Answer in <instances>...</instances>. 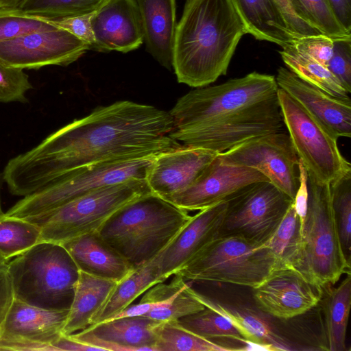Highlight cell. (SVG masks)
<instances>
[{"label":"cell","mask_w":351,"mask_h":351,"mask_svg":"<svg viewBox=\"0 0 351 351\" xmlns=\"http://www.w3.org/2000/svg\"><path fill=\"white\" fill-rule=\"evenodd\" d=\"M13 299L12 288L6 264L0 267V325Z\"/></svg>","instance_id":"obj_47"},{"label":"cell","mask_w":351,"mask_h":351,"mask_svg":"<svg viewBox=\"0 0 351 351\" xmlns=\"http://www.w3.org/2000/svg\"><path fill=\"white\" fill-rule=\"evenodd\" d=\"M69 310L44 309L14 298L0 325V338L53 346L63 335Z\"/></svg>","instance_id":"obj_21"},{"label":"cell","mask_w":351,"mask_h":351,"mask_svg":"<svg viewBox=\"0 0 351 351\" xmlns=\"http://www.w3.org/2000/svg\"><path fill=\"white\" fill-rule=\"evenodd\" d=\"M156 351H228L211 339L199 337L182 327L177 321L162 322L157 330Z\"/></svg>","instance_id":"obj_31"},{"label":"cell","mask_w":351,"mask_h":351,"mask_svg":"<svg viewBox=\"0 0 351 351\" xmlns=\"http://www.w3.org/2000/svg\"><path fill=\"white\" fill-rule=\"evenodd\" d=\"M276 80L286 92L338 138L351 136V99L333 97L304 81L287 67H280Z\"/></svg>","instance_id":"obj_20"},{"label":"cell","mask_w":351,"mask_h":351,"mask_svg":"<svg viewBox=\"0 0 351 351\" xmlns=\"http://www.w3.org/2000/svg\"><path fill=\"white\" fill-rule=\"evenodd\" d=\"M330 5L342 26L351 32V0H328Z\"/></svg>","instance_id":"obj_49"},{"label":"cell","mask_w":351,"mask_h":351,"mask_svg":"<svg viewBox=\"0 0 351 351\" xmlns=\"http://www.w3.org/2000/svg\"><path fill=\"white\" fill-rule=\"evenodd\" d=\"M89 49L84 42L67 31L56 27L26 34L0 42V60L21 69L67 66Z\"/></svg>","instance_id":"obj_13"},{"label":"cell","mask_w":351,"mask_h":351,"mask_svg":"<svg viewBox=\"0 0 351 351\" xmlns=\"http://www.w3.org/2000/svg\"><path fill=\"white\" fill-rule=\"evenodd\" d=\"M278 97L284 125L299 160L315 182L330 184L351 171L338 137L283 90Z\"/></svg>","instance_id":"obj_10"},{"label":"cell","mask_w":351,"mask_h":351,"mask_svg":"<svg viewBox=\"0 0 351 351\" xmlns=\"http://www.w3.org/2000/svg\"><path fill=\"white\" fill-rule=\"evenodd\" d=\"M219 155L226 163L257 170L294 199L299 184V159L287 132L256 136Z\"/></svg>","instance_id":"obj_12"},{"label":"cell","mask_w":351,"mask_h":351,"mask_svg":"<svg viewBox=\"0 0 351 351\" xmlns=\"http://www.w3.org/2000/svg\"><path fill=\"white\" fill-rule=\"evenodd\" d=\"M289 267L265 245L236 234H220L175 274L186 280L249 287L261 285L275 270Z\"/></svg>","instance_id":"obj_6"},{"label":"cell","mask_w":351,"mask_h":351,"mask_svg":"<svg viewBox=\"0 0 351 351\" xmlns=\"http://www.w3.org/2000/svg\"><path fill=\"white\" fill-rule=\"evenodd\" d=\"M280 54L287 68L304 81L333 97L350 99L349 93L327 66L292 46L282 48Z\"/></svg>","instance_id":"obj_29"},{"label":"cell","mask_w":351,"mask_h":351,"mask_svg":"<svg viewBox=\"0 0 351 351\" xmlns=\"http://www.w3.org/2000/svg\"><path fill=\"white\" fill-rule=\"evenodd\" d=\"M332 204L341 245L350 261L351 250V171L330 184Z\"/></svg>","instance_id":"obj_35"},{"label":"cell","mask_w":351,"mask_h":351,"mask_svg":"<svg viewBox=\"0 0 351 351\" xmlns=\"http://www.w3.org/2000/svg\"><path fill=\"white\" fill-rule=\"evenodd\" d=\"M173 128L169 112L152 106L119 101L98 107L11 158L3 180L12 195L25 197L83 166L181 147L169 136Z\"/></svg>","instance_id":"obj_1"},{"label":"cell","mask_w":351,"mask_h":351,"mask_svg":"<svg viewBox=\"0 0 351 351\" xmlns=\"http://www.w3.org/2000/svg\"><path fill=\"white\" fill-rule=\"evenodd\" d=\"M308 21L322 34L335 40L351 37L336 17L328 0H297Z\"/></svg>","instance_id":"obj_37"},{"label":"cell","mask_w":351,"mask_h":351,"mask_svg":"<svg viewBox=\"0 0 351 351\" xmlns=\"http://www.w3.org/2000/svg\"><path fill=\"white\" fill-rule=\"evenodd\" d=\"M245 34L231 0H186L173 47L178 81L199 88L226 75Z\"/></svg>","instance_id":"obj_3"},{"label":"cell","mask_w":351,"mask_h":351,"mask_svg":"<svg viewBox=\"0 0 351 351\" xmlns=\"http://www.w3.org/2000/svg\"><path fill=\"white\" fill-rule=\"evenodd\" d=\"M252 290L258 310L284 319L306 313L322 300L324 293V288L311 282L293 267L275 270Z\"/></svg>","instance_id":"obj_15"},{"label":"cell","mask_w":351,"mask_h":351,"mask_svg":"<svg viewBox=\"0 0 351 351\" xmlns=\"http://www.w3.org/2000/svg\"><path fill=\"white\" fill-rule=\"evenodd\" d=\"M162 322L143 315L125 317L91 325L70 336L102 351H156Z\"/></svg>","instance_id":"obj_19"},{"label":"cell","mask_w":351,"mask_h":351,"mask_svg":"<svg viewBox=\"0 0 351 351\" xmlns=\"http://www.w3.org/2000/svg\"><path fill=\"white\" fill-rule=\"evenodd\" d=\"M302 230L293 202L273 235L264 244L286 265L296 268L302 251Z\"/></svg>","instance_id":"obj_30"},{"label":"cell","mask_w":351,"mask_h":351,"mask_svg":"<svg viewBox=\"0 0 351 351\" xmlns=\"http://www.w3.org/2000/svg\"><path fill=\"white\" fill-rule=\"evenodd\" d=\"M32 88L29 77L23 69L0 60V102H24L25 94Z\"/></svg>","instance_id":"obj_40"},{"label":"cell","mask_w":351,"mask_h":351,"mask_svg":"<svg viewBox=\"0 0 351 351\" xmlns=\"http://www.w3.org/2000/svg\"><path fill=\"white\" fill-rule=\"evenodd\" d=\"M191 218L188 211L149 192L117 210L98 234L136 267L157 257Z\"/></svg>","instance_id":"obj_4"},{"label":"cell","mask_w":351,"mask_h":351,"mask_svg":"<svg viewBox=\"0 0 351 351\" xmlns=\"http://www.w3.org/2000/svg\"><path fill=\"white\" fill-rule=\"evenodd\" d=\"M292 47L326 66L333 53V39L324 34L304 36L295 39Z\"/></svg>","instance_id":"obj_43"},{"label":"cell","mask_w":351,"mask_h":351,"mask_svg":"<svg viewBox=\"0 0 351 351\" xmlns=\"http://www.w3.org/2000/svg\"><path fill=\"white\" fill-rule=\"evenodd\" d=\"M326 66L350 94L351 93V37L333 40V53Z\"/></svg>","instance_id":"obj_41"},{"label":"cell","mask_w":351,"mask_h":351,"mask_svg":"<svg viewBox=\"0 0 351 351\" xmlns=\"http://www.w3.org/2000/svg\"><path fill=\"white\" fill-rule=\"evenodd\" d=\"M0 337H1V327H0Z\"/></svg>","instance_id":"obj_53"},{"label":"cell","mask_w":351,"mask_h":351,"mask_svg":"<svg viewBox=\"0 0 351 351\" xmlns=\"http://www.w3.org/2000/svg\"><path fill=\"white\" fill-rule=\"evenodd\" d=\"M80 271L119 282L134 267L98 234H84L62 244Z\"/></svg>","instance_id":"obj_23"},{"label":"cell","mask_w":351,"mask_h":351,"mask_svg":"<svg viewBox=\"0 0 351 351\" xmlns=\"http://www.w3.org/2000/svg\"><path fill=\"white\" fill-rule=\"evenodd\" d=\"M0 350L56 351V348L51 345L10 338H0Z\"/></svg>","instance_id":"obj_46"},{"label":"cell","mask_w":351,"mask_h":351,"mask_svg":"<svg viewBox=\"0 0 351 351\" xmlns=\"http://www.w3.org/2000/svg\"><path fill=\"white\" fill-rule=\"evenodd\" d=\"M155 157L106 161L77 168L23 197L5 215L26 218L47 212L101 187L131 179L145 180Z\"/></svg>","instance_id":"obj_9"},{"label":"cell","mask_w":351,"mask_h":351,"mask_svg":"<svg viewBox=\"0 0 351 351\" xmlns=\"http://www.w3.org/2000/svg\"><path fill=\"white\" fill-rule=\"evenodd\" d=\"M8 263V260L0 255V267L4 266Z\"/></svg>","instance_id":"obj_52"},{"label":"cell","mask_w":351,"mask_h":351,"mask_svg":"<svg viewBox=\"0 0 351 351\" xmlns=\"http://www.w3.org/2000/svg\"><path fill=\"white\" fill-rule=\"evenodd\" d=\"M247 34L282 48L295 40L274 0H231Z\"/></svg>","instance_id":"obj_25"},{"label":"cell","mask_w":351,"mask_h":351,"mask_svg":"<svg viewBox=\"0 0 351 351\" xmlns=\"http://www.w3.org/2000/svg\"><path fill=\"white\" fill-rule=\"evenodd\" d=\"M226 200L227 210L219 235H239L260 244L271 238L293 202L269 181L250 184Z\"/></svg>","instance_id":"obj_11"},{"label":"cell","mask_w":351,"mask_h":351,"mask_svg":"<svg viewBox=\"0 0 351 351\" xmlns=\"http://www.w3.org/2000/svg\"><path fill=\"white\" fill-rule=\"evenodd\" d=\"M56 351H102L99 348L79 341L70 335H62L59 339L53 343Z\"/></svg>","instance_id":"obj_48"},{"label":"cell","mask_w":351,"mask_h":351,"mask_svg":"<svg viewBox=\"0 0 351 351\" xmlns=\"http://www.w3.org/2000/svg\"><path fill=\"white\" fill-rule=\"evenodd\" d=\"M152 192L146 180L131 179L90 191L47 212L26 217L40 230V241L62 244L98 232L117 210Z\"/></svg>","instance_id":"obj_7"},{"label":"cell","mask_w":351,"mask_h":351,"mask_svg":"<svg viewBox=\"0 0 351 351\" xmlns=\"http://www.w3.org/2000/svg\"><path fill=\"white\" fill-rule=\"evenodd\" d=\"M40 241V230L24 218H0V255L14 258Z\"/></svg>","instance_id":"obj_33"},{"label":"cell","mask_w":351,"mask_h":351,"mask_svg":"<svg viewBox=\"0 0 351 351\" xmlns=\"http://www.w3.org/2000/svg\"><path fill=\"white\" fill-rule=\"evenodd\" d=\"M94 50L126 53L143 43L141 19L135 0H106L92 16Z\"/></svg>","instance_id":"obj_17"},{"label":"cell","mask_w":351,"mask_h":351,"mask_svg":"<svg viewBox=\"0 0 351 351\" xmlns=\"http://www.w3.org/2000/svg\"><path fill=\"white\" fill-rule=\"evenodd\" d=\"M177 322L187 330L208 339L226 337L245 343L228 319L206 307L199 312L180 318Z\"/></svg>","instance_id":"obj_34"},{"label":"cell","mask_w":351,"mask_h":351,"mask_svg":"<svg viewBox=\"0 0 351 351\" xmlns=\"http://www.w3.org/2000/svg\"><path fill=\"white\" fill-rule=\"evenodd\" d=\"M93 12L47 20L55 27L67 31L84 42L89 47V49H94L95 37L91 22Z\"/></svg>","instance_id":"obj_44"},{"label":"cell","mask_w":351,"mask_h":351,"mask_svg":"<svg viewBox=\"0 0 351 351\" xmlns=\"http://www.w3.org/2000/svg\"><path fill=\"white\" fill-rule=\"evenodd\" d=\"M324 300L328 350H346V338L351 304L350 272L337 287L329 289Z\"/></svg>","instance_id":"obj_28"},{"label":"cell","mask_w":351,"mask_h":351,"mask_svg":"<svg viewBox=\"0 0 351 351\" xmlns=\"http://www.w3.org/2000/svg\"><path fill=\"white\" fill-rule=\"evenodd\" d=\"M218 154L184 145L162 152L154 158L146 182L152 193L166 199L189 187Z\"/></svg>","instance_id":"obj_16"},{"label":"cell","mask_w":351,"mask_h":351,"mask_svg":"<svg viewBox=\"0 0 351 351\" xmlns=\"http://www.w3.org/2000/svg\"><path fill=\"white\" fill-rule=\"evenodd\" d=\"M190 282L170 302L152 309L143 315L160 322L177 321L205 308L190 291Z\"/></svg>","instance_id":"obj_38"},{"label":"cell","mask_w":351,"mask_h":351,"mask_svg":"<svg viewBox=\"0 0 351 351\" xmlns=\"http://www.w3.org/2000/svg\"><path fill=\"white\" fill-rule=\"evenodd\" d=\"M3 180V172H0V218L3 217L5 215V213H3L2 208H1V189Z\"/></svg>","instance_id":"obj_51"},{"label":"cell","mask_w":351,"mask_h":351,"mask_svg":"<svg viewBox=\"0 0 351 351\" xmlns=\"http://www.w3.org/2000/svg\"><path fill=\"white\" fill-rule=\"evenodd\" d=\"M147 51L167 69L173 68L176 0H135Z\"/></svg>","instance_id":"obj_24"},{"label":"cell","mask_w":351,"mask_h":351,"mask_svg":"<svg viewBox=\"0 0 351 351\" xmlns=\"http://www.w3.org/2000/svg\"><path fill=\"white\" fill-rule=\"evenodd\" d=\"M25 1V0H0V13L16 9Z\"/></svg>","instance_id":"obj_50"},{"label":"cell","mask_w":351,"mask_h":351,"mask_svg":"<svg viewBox=\"0 0 351 351\" xmlns=\"http://www.w3.org/2000/svg\"><path fill=\"white\" fill-rule=\"evenodd\" d=\"M298 168L299 184L293 199V206L299 217L302 228L308 209V173L300 160Z\"/></svg>","instance_id":"obj_45"},{"label":"cell","mask_w":351,"mask_h":351,"mask_svg":"<svg viewBox=\"0 0 351 351\" xmlns=\"http://www.w3.org/2000/svg\"><path fill=\"white\" fill-rule=\"evenodd\" d=\"M14 299L48 310L69 309L80 270L64 247L40 241L7 263Z\"/></svg>","instance_id":"obj_5"},{"label":"cell","mask_w":351,"mask_h":351,"mask_svg":"<svg viewBox=\"0 0 351 351\" xmlns=\"http://www.w3.org/2000/svg\"><path fill=\"white\" fill-rule=\"evenodd\" d=\"M276 76L254 71L181 97L169 112L180 144L224 152L285 127Z\"/></svg>","instance_id":"obj_2"},{"label":"cell","mask_w":351,"mask_h":351,"mask_svg":"<svg viewBox=\"0 0 351 351\" xmlns=\"http://www.w3.org/2000/svg\"><path fill=\"white\" fill-rule=\"evenodd\" d=\"M173 275L170 282L168 284H165L164 282H158L151 287L146 291L139 303L129 305L110 319L144 315L152 309L170 302L189 284L180 275L178 274Z\"/></svg>","instance_id":"obj_36"},{"label":"cell","mask_w":351,"mask_h":351,"mask_svg":"<svg viewBox=\"0 0 351 351\" xmlns=\"http://www.w3.org/2000/svg\"><path fill=\"white\" fill-rule=\"evenodd\" d=\"M166 280L159 272L156 258L135 267L117 282L104 304L93 317L91 325L112 319L151 287Z\"/></svg>","instance_id":"obj_27"},{"label":"cell","mask_w":351,"mask_h":351,"mask_svg":"<svg viewBox=\"0 0 351 351\" xmlns=\"http://www.w3.org/2000/svg\"><path fill=\"white\" fill-rule=\"evenodd\" d=\"M117 282L80 271L63 335H71L90 326Z\"/></svg>","instance_id":"obj_26"},{"label":"cell","mask_w":351,"mask_h":351,"mask_svg":"<svg viewBox=\"0 0 351 351\" xmlns=\"http://www.w3.org/2000/svg\"><path fill=\"white\" fill-rule=\"evenodd\" d=\"M48 20L33 16L0 13V42L37 31L56 28Z\"/></svg>","instance_id":"obj_39"},{"label":"cell","mask_w":351,"mask_h":351,"mask_svg":"<svg viewBox=\"0 0 351 351\" xmlns=\"http://www.w3.org/2000/svg\"><path fill=\"white\" fill-rule=\"evenodd\" d=\"M295 39L322 34L306 19L297 0H274Z\"/></svg>","instance_id":"obj_42"},{"label":"cell","mask_w":351,"mask_h":351,"mask_svg":"<svg viewBox=\"0 0 351 351\" xmlns=\"http://www.w3.org/2000/svg\"><path fill=\"white\" fill-rule=\"evenodd\" d=\"M269 181L257 170L226 163L219 154L184 191L165 200L184 210H201L255 182Z\"/></svg>","instance_id":"obj_14"},{"label":"cell","mask_w":351,"mask_h":351,"mask_svg":"<svg viewBox=\"0 0 351 351\" xmlns=\"http://www.w3.org/2000/svg\"><path fill=\"white\" fill-rule=\"evenodd\" d=\"M106 0H25L11 11L2 12L55 19L95 12Z\"/></svg>","instance_id":"obj_32"},{"label":"cell","mask_w":351,"mask_h":351,"mask_svg":"<svg viewBox=\"0 0 351 351\" xmlns=\"http://www.w3.org/2000/svg\"><path fill=\"white\" fill-rule=\"evenodd\" d=\"M308 202L302 236L298 269L308 280L322 288L335 284L350 272L344 254L332 204L330 184L315 182L308 176Z\"/></svg>","instance_id":"obj_8"},{"label":"cell","mask_w":351,"mask_h":351,"mask_svg":"<svg viewBox=\"0 0 351 351\" xmlns=\"http://www.w3.org/2000/svg\"><path fill=\"white\" fill-rule=\"evenodd\" d=\"M228 206L223 200L192 216L156 260L160 275L167 279L203 247L219 236Z\"/></svg>","instance_id":"obj_18"},{"label":"cell","mask_w":351,"mask_h":351,"mask_svg":"<svg viewBox=\"0 0 351 351\" xmlns=\"http://www.w3.org/2000/svg\"><path fill=\"white\" fill-rule=\"evenodd\" d=\"M191 294L198 301L228 319L238 330L245 344L266 350H290L288 341L280 335L261 313L251 308L221 303L197 291L190 285Z\"/></svg>","instance_id":"obj_22"}]
</instances>
